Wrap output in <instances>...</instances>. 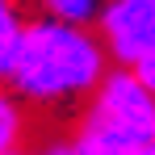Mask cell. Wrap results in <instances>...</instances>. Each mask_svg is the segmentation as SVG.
<instances>
[{
	"label": "cell",
	"mask_w": 155,
	"mask_h": 155,
	"mask_svg": "<svg viewBox=\"0 0 155 155\" xmlns=\"http://www.w3.org/2000/svg\"><path fill=\"white\" fill-rule=\"evenodd\" d=\"M105 0H38V13L54 21H71V25H97Z\"/></svg>",
	"instance_id": "8992f818"
},
{
	"label": "cell",
	"mask_w": 155,
	"mask_h": 155,
	"mask_svg": "<svg viewBox=\"0 0 155 155\" xmlns=\"http://www.w3.org/2000/svg\"><path fill=\"white\" fill-rule=\"evenodd\" d=\"M25 0H0V84L13 71V59L21 51V38H25Z\"/></svg>",
	"instance_id": "277c9868"
},
{
	"label": "cell",
	"mask_w": 155,
	"mask_h": 155,
	"mask_svg": "<svg viewBox=\"0 0 155 155\" xmlns=\"http://www.w3.org/2000/svg\"><path fill=\"white\" fill-rule=\"evenodd\" d=\"M4 155H29V151H21V147H17V151H4Z\"/></svg>",
	"instance_id": "9c48e42d"
},
{
	"label": "cell",
	"mask_w": 155,
	"mask_h": 155,
	"mask_svg": "<svg viewBox=\"0 0 155 155\" xmlns=\"http://www.w3.org/2000/svg\"><path fill=\"white\" fill-rule=\"evenodd\" d=\"M21 138H25V105L8 84H0V155L17 151Z\"/></svg>",
	"instance_id": "5b68a950"
},
{
	"label": "cell",
	"mask_w": 155,
	"mask_h": 155,
	"mask_svg": "<svg viewBox=\"0 0 155 155\" xmlns=\"http://www.w3.org/2000/svg\"><path fill=\"white\" fill-rule=\"evenodd\" d=\"M113 59L92 25H71L54 17H29L21 51L13 59L8 88L34 109H67L84 105L92 88L105 80Z\"/></svg>",
	"instance_id": "6da1fadb"
},
{
	"label": "cell",
	"mask_w": 155,
	"mask_h": 155,
	"mask_svg": "<svg viewBox=\"0 0 155 155\" xmlns=\"http://www.w3.org/2000/svg\"><path fill=\"white\" fill-rule=\"evenodd\" d=\"M92 29L101 34L109 59L126 67L138 54L155 51V0H105Z\"/></svg>",
	"instance_id": "3957f363"
},
{
	"label": "cell",
	"mask_w": 155,
	"mask_h": 155,
	"mask_svg": "<svg viewBox=\"0 0 155 155\" xmlns=\"http://www.w3.org/2000/svg\"><path fill=\"white\" fill-rule=\"evenodd\" d=\"M130 71H134V80L143 84V88H151L155 92V51H147V54H138L134 63H126Z\"/></svg>",
	"instance_id": "ba28073f"
},
{
	"label": "cell",
	"mask_w": 155,
	"mask_h": 155,
	"mask_svg": "<svg viewBox=\"0 0 155 155\" xmlns=\"http://www.w3.org/2000/svg\"><path fill=\"white\" fill-rule=\"evenodd\" d=\"M71 138L84 155H138L155 143V92L143 88L130 67L113 63L80 105Z\"/></svg>",
	"instance_id": "7a4b0ae2"
},
{
	"label": "cell",
	"mask_w": 155,
	"mask_h": 155,
	"mask_svg": "<svg viewBox=\"0 0 155 155\" xmlns=\"http://www.w3.org/2000/svg\"><path fill=\"white\" fill-rule=\"evenodd\" d=\"M29 155H84V151H80V143L71 134H54L46 143H38V151H29Z\"/></svg>",
	"instance_id": "52a82bcc"
}]
</instances>
